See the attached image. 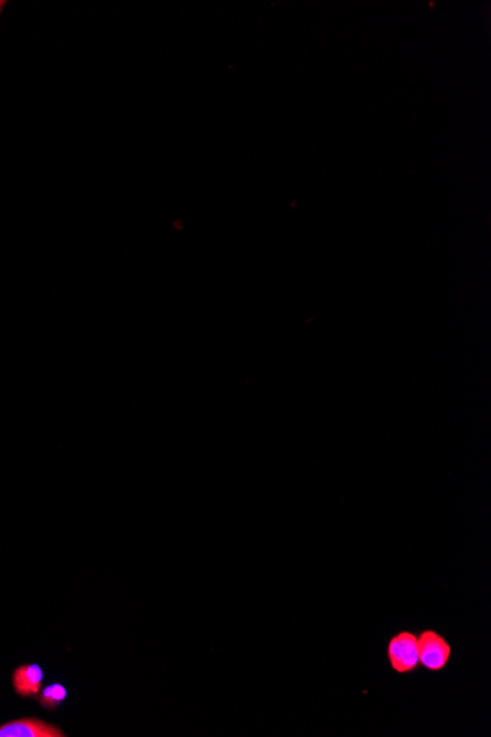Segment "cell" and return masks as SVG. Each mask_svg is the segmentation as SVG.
I'll use <instances>...</instances> for the list:
<instances>
[{
  "mask_svg": "<svg viewBox=\"0 0 491 737\" xmlns=\"http://www.w3.org/2000/svg\"><path fill=\"white\" fill-rule=\"evenodd\" d=\"M418 655L419 665L428 671H442L452 658V646L436 630H424L418 636Z\"/></svg>",
  "mask_w": 491,
  "mask_h": 737,
  "instance_id": "cell-2",
  "label": "cell"
},
{
  "mask_svg": "<svg viewBox=\"0 0 491 737\" xmlns=\"http://www.w3.org/2000/svg\"><path fill=\"white\" fill-rule=\"evenodd\" d=\"M64 730L36 717L18 718L0 726V737H65Z\"/></svg>",
  "mask_w": 491,
  "mask_h": 737,
  "instance_id": "cell-3",
  "label": "cell"
},
{
  "mask_svg": "<svg viewBox=\"0 0 491 737\" xmlns=\"http://www.w3.org/2000/svg\"><path fill=\"white\" fill-rule=\"evenodd\" d=\"M387 658L394 673L411 674L418 670V636L411 632H399L389 640Z\"/></svg>",
  "mask_w": 491,
  "mask_h": 737,
  "instance_id": "cell-1",
  "label": "cell"
},
{
  "mask_svg": "<svg viewBox=\"0 0 491 737\" xmlns=\"http://www.w3.org/2000/svg\"><path fill=\"white\" fill-rule=\"evenodd\" d=\"M43 679L45 673L39 664H24L15 668L11 682L18 696L36 699L42 692Z\"/></svg>",
  "mask_w": 491,
  "mask_h": 737,
  "instance_id": "cell-4",
  "label": "cell"
},
{
  "mask_svg": "<svg viewBox=\"0 0 491 737\" xmlns=\"http://www.w3.org/2000/svg\"><path fill=\"white\" fill-rule=\"evenodd\" d=\"M3 6H5V2H0V11H2Z\"/></svg>",
  "mask_w": 491,
  "mask_h": 737,
  "instance_id": "cell-6",
  "label": "cell"
},
{
  "mask_svg": "<svg viewBox=\"0 0 491 737\" xmlns=\"http://www.w3.org/2000/svg\"><path fill=\"white\" fill-rule=\"evenodd\" d=\"M68 690L67 687L61 685V683H52V685L46 686L42 692L37 696V702L40 707L45 708L46 711H55L67 701Z\"/></svg>",
  "mask_w": 491,
  "mask_h": 737,
  "instance_id": "cell-5",
  "label": "cell"
}]
</instances>
